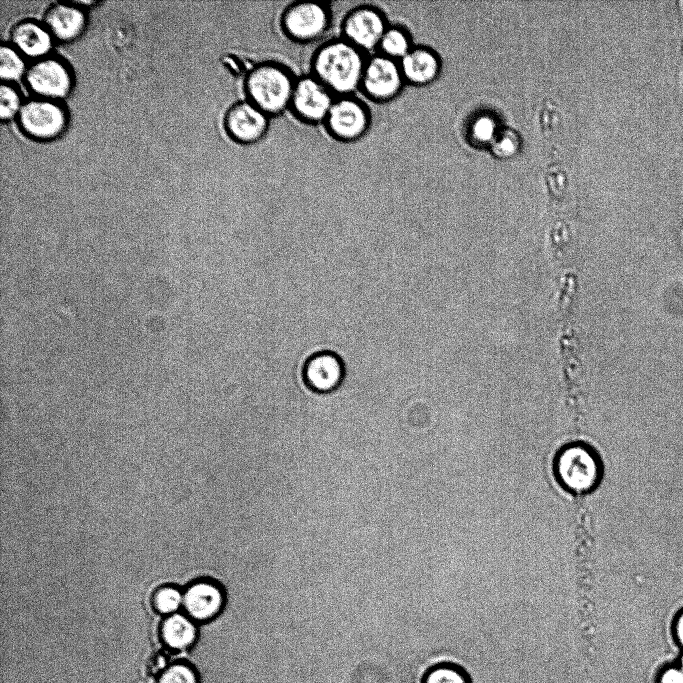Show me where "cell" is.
<instances>
[{
	"label": "cell",
	"mask_w": 683,
	"mask_h": 683,
	"mask_svg": "<svg viewBox=\"0 0 683 683\" xmlns=\"http://www.w3.org/2000/svg\"><path fill=\"white\" fill-rule=\"evenodd\" d=\"M24 82L34 97L60 101L71 93L74 77L65 61L48 55L27 67Z\"/></svg>",
	"instance_id": "5b68a950"
},
{
	"label": "cell",
	"mask_w": 683,
	"mask_h": 683,
	"mask_svg": "<svg viewBox=\"0 0 683 683\" xmlns=\"http://www.w3.org/2000/svg\"><path fill=\"white\" fill-rule=\"evenodd\" d=\"M400 69L404 80L414 84H425L437 74L436 57L427 49H411L401 60Z\"/></svg>",
	"instance_id": "e0dca14e"
},
{
	"label": "cell",
	"mask_w": 683,
	"mask_h": 683,
	"mask_svg": "<svg viewBox=\"0 0 683 683\" xmlns=\"http://www.w3.org/2000/svg\"><path fill=\"white\" fill-rule=\"evenodd\" d=\"M514 143L512 142L511 139L509 138H504L501 140V142L498 144V152L501 153H511L514 150Z\"/></svg>",
	"instance_id": "4316f807"
},
{
	"label": "cell",
	"mask_w": 683,
	"mask_h": 683,
	"mask_svg": "<svg viewBox=\"0 0 683 683\" xmlns=\"http://www.w3.org/2000/svg\"><path fill=\"white\" fill-rule=\"evenodd\" d=\"M333 93L313 75L295 81L290 108L305 122L325 121L334 102Z\"/></svg>",
	"instance_id": "30bf717a"
},
{
	"label": "cell",
	"mask_w": 683,
	"mask_h": 683,
	"mask_svg": "<svg viewBox=\"0 0 683 683\" xmlns=\"http://www.w3.org/2000/svg\"><path fill=\"white\" fill-rule=\"evenodd\" d=\"M403 81L399 62L379 53L366 60L360 88L375 101H388L400 92Z\"/></svg>",
	"instance_id": "52a82bcc"
},
{
	"label": "cell",
	"mask_w": 683,
	"mask_h": 683,
	"mask_svg": "<svg viewBox=\"0 0 683 683\" xmlns=\"http://www.w3.org/2000/svg\"><path fill=\"white\" fill-rule=\"evenodd\" d=\"M379 53L396 61L401 60L410 50V41L400 27H388L379 46Z\"/></svg>",
	"instance_id": "d6986e66"
},
{
	"label": "cell",
	"mask_w": 683,
	"mask_h": 683,
	"mask_svg": "<svg viewBox=\"0 0 683 683\" xmlns=\"http://www.w3.org/2000/svg\"><path fill=\"white\" fill-rule=\"evenodd\" d=\"M269 116L248 100L232 105L224 117L226 133L236 142L252 144L266 133Z\"/></svg>",
	"instance_id": "8fae6325"
},
{
	"label": "cell",
	"mask_w": 683,
	"mask_h": 683,
	"mask_svg": "<svg viewBox=\"0 0 683 683\" xmlns=\"http://www.w3.org/2000/svg\"><path fill=\"white\" fill-rule=\"evenodd\" d=\"M673 632L679 644L683 646V608L678 611L674 618Z\"/></svg>",
	"instance_id": "484cf974"
},
{
	"label": "cell",
	"mask_w": 683,
	"mask_h": 683,
	"mask_svg": "<svg viewBox=\"0 0 683 683\" xmlns=\"http://www.w3.org/2000/svg\"><path fill=\"white\" fill-rule=\"evenodd\" d=\"M158 683H198V677L190 665L174 663L161 673Z\"/></svg>",
	"instance_id": "7402d4cb"
},
{
	"label": "cell",
	"mask_w": 683,
	"mask_h": 683,
	"mask_svg": "<svg viewBox=\"0 0 683 683\" xmlns=\"http://www.w3.org/2000/svg\"><path fill=\"white\" fill-rule=\"evenodd\" d=\"M681 669L683 670V657L681 659Z\"/></svg>",
	"instance_id": "83f0119b"
},
{
	"label": "cell",
	"mask_w": 683,
	"mask_h": 683,
	"mask_svg": "<svg viewBox=\"0 0 683 683\" xmlns=\"http://www.w3.org/2000/svg\"><path fill=\"white\" fill-rule=\"evenodd\" d=\"M10 44L22 56L37 60L49 55L53 46V37L43 22L25 19L12 27Z\"/></svg>",
	"instance_id": "5bb4252c"
},
{
	"label": "cell",
	"mask_w": 683,
	"mask_h": 683,
	"mask_svg": "<svg viewBox=\"0 0 683 683\" xmlns=\"http://www.w3.org/2000/svg\"><path fill=\"white\" fill-rule=\"evenodd\" d=\"M83 8L73 2H54L44 13L43 23L53 39L61 42L76 40L86 27Z\"/></svg>",
	"instance_id": "4fadbf2b"
},
{
	"label": "cell",
	"mask_w": 683,
	"mask_h": 683,
	"mask_svg": "<svg viewBox=\"0 0 683 683\" xmlns=\"http://www.w3.org/2000/svg\"><path fill=\"white\" fill-rule=\"evenodd\" d=\"M16 120L26 136L38 141H49L65 132L68 113L60 101L32 97L23 102Z\"/></svg>",
	"instance_id": "277c9868"
},
{
	"label": "cell",
	"mask_w": 683,
	"mask_h": 683,
	"mask_svg": "<svg viewBox=\"0 0 683 683\" xmlns=\"http://www.w3.org/2000/svg\"><path fill=\"white\" fill-rule=\"evenodd\" d=\"M328 132L340 141H353L365 134L370 117L366 106L352 96L336 98L327 114Z\"/></svg>",
	"instance_id": "ba28073f"
},
{
	"label": "cell",
	"mask_w": 683,
	"mask_h": 683,
	"mask_svg": "<svg viewBox=\"0 0 683 683\" xmlns=\"http://www.w3.org/2000/svg\"><path fill=\"white\" fill-rule=\"evenodd\" d=\"M295 81L282 65L265 62L247 73L244 91L253 105L268 116L276 115L290 107Z\"/></svg>",
	"instance_id": "7a4b0ae2"
},
{
	"label": "cell",
	"mask_w": 683,
	"mask_h": 683,
	"mask_svg": "<svg viewBox=\"0 0 683 683\" xmlns=\"http://www.w3.org/2000/svg\"><path fill=\"white\" fill-rule=\"evenodd\" d=\"M422 683H464L461 675L447 667H431L424 674Z\"/></svg>",
	"instance_id": "603a6c76"
},
{
	"label": "cell",
	"mask_w": 683,
	"mask_h": 683,
	"mask_svg": "<svg viewBox=\"0 0 683 683\" xmlns=\"http://www.w3.org/2000/svg\"><path fill=\"white\" fill-rule=\"evenodd\" d=\"M494 132V124L488 118L479 119L474 125V135L482 141L490 139Z\"/></svg>",
	"instance_id": "cb8c5ba5"
},
{
	"label": "cell",
	"mask_w": 683,
	"mask_h": 683,
	"mask_svg": "<svg viewBox=\"0 0 683 683\" xmlns=\"http://www.w3.org/2000/svg\"><path fill=\"white\" fill-rule=\"evenodd\" d=\"M658 683H683V670L676 667H667L659 675Z\"/></svg>",
	"instance_id": "d4e9b609"
},
{
	"label": "cell",
	"mask_w": 683,
	"mask_h": 683,
	"mask_svg": "<svg viewBox=\"0 0 683 683\" xmlns=\"http://www.w3.org/2000/svg\"><path fill=\"white\" fill-rule=\"evenodd\" d=\"M23 102L20 92L12 83L2 82L0 86V118L2 121L17 118Z\"/></svg>",
	"instance_id": "ffe728a7"
},
{
	"label": "cell",
	"mask_w": 683,
	"mask_h": 683,
	"mask_svg": "<svg viewBox=\"0 0 683 683\" xmlns=\"http://www.w3.org/2000/svg\"><path fill=\"white\" fill-rule=\"evenodd\" d=\"M27 65L22 56L11 44L0 47V76L2 82L12 83L24 79Z\"/></svg>",
	"instance_id": "ac0fdd59"
},
{
	"label": "cell",
	"mask_w": 683,
	"mask_h": 683,
	"mask_svg": "<svg viewBox=\"0 0 683 683\" xmlns=\"http://www.w3.org/2000/svg\"><path fill=\"white\" fill-rule=\"evenodd\" d=\"M330 15L326 6L314 2H297L281 16L283 31L293 40L309 42L320 38L328 29Z\"/></svg>",
	"instance_id": "8992f818"
},
{
	"label": "cell",
	"mask_w": 683,
	"mask_h": 683,
	"mask_svg": "<svg viewBox=\"0 0 683 683\" xmlns=\"http://www.w3.org/2000/svg\"><path fill=\"white\" fill-rule=\"evenodd\" d=\"M366 60L363 51L345 39L331 40L314 53L313 76L333 94L349 96L360 88Z\"/></svg>",
	"instance_id": "6da1fadb"
},
{
	"label": "cell",
	"mask_w": 683,
	"mask_h": 683,
	"mask_svg": "<svg viewBox=\"0 0 683 683\" xmlns=\"http://www.w3.org/2000/svg\"><path fill=\"white\" fill-rule=\"evenodd\" d=\"M387 28L385 17L377 8L360 6L344 17L342 35L361 51H371L378 48Z\"/></svg>",
	"instance_id": "9c48e42d"
},
{
	"label": "cell",
	"mask_w": 683,
	"mask_h": 683,
	"mask_svg": "<svg viewBox=\"0 0 683 683\" xmlns=\"http://www.w3.org/2000/svg\"><path fill=\"white\" fill-rule=\"evenodd\" d=\"M181 605H183V595L173 587L162 588L154 598L155 609L163 615L168 616L177 613Z\"/></svg>",
	"instance_id": "44dd1931"
},
{
	"label": "cell",
	"mask_w": 683,
	"mask_h": 683,
	"mask_svg": "<svg viewBox=\"0 0 683 683\" xmlns=\"http://www.w3.org/2000/svg\"><path fill=\"white\" fill-rule=\"evenodd\" d=\"M304 379L316 392L335 390L344 377L342 360L332 352H320L311 356L304 367Z\"/></svg>",
	"instance_id": "9a60e30c"
},
{
	"label": "cell",
	"mask_w": 683,
	"mask_h": 683,
	"mask_svg": "<svg viewBox=\"0 0 683 683\" xmlns=\"http://www.w3.org/2000/svg\"><path fill=\"white\" fill-rule=\"evenodd\" d=\"M226 598L221 586L212 581L193 584L183 595V606L195 622L215 619L225 609Z\"/></svg>",
	"instance_id": "7c38bea8"
},
{
	"label": "cell",
	"mask_w": 683,
	"mask_h": 683,
	"mask_svg": "<svg viewBox=\"0 0 683 683\" xmlns=\"http://www.w3.org/2000/svg\"><path fill=\"white\" fill-rule=\"evenodd\" d=\"M161 638L165 646L172 651H184L191 647L198 635L195 621L181 613L168 615L161 622Z\"/></svg>",
	"instance_id": "2e32d148"
},
{
	"label": "cell",
	"mask_w": 683,
	"mask_h": 683,
	"mask_svg": "<svg viewBox=\"0 0 683 683\" xmlns=\"http://www.w3.org/2000/svg\"><path fill=\"white\" fill-rule=\"evenodd\" d=\"M555 475L564 488L575 493H586L600 482L601 463L586 444L565 446L556 456Z\"/></svg>",
	"instance_id": "3957f363"
}]
</instances>
